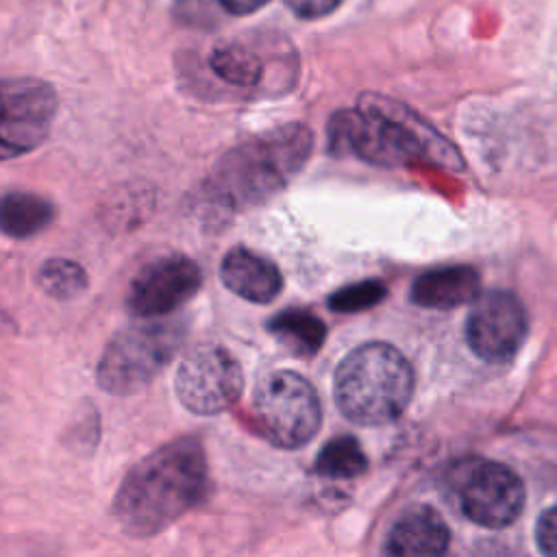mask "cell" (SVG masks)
Instances as JSON below:
<instances>
[{"mask_svg": "<svg viewBox=\"0 0 557 557\" xmlns=\"http://www.w3.org/2000/svg\"><path fill=\"white\" fill-rule=\"evenodd\" d=\"M207 479L200 442L178 437L126 474L113 498V516L128 535H154L202 500Z\"/></svg>", "mask_w": 557, "mask_h": 557, "instance_id": "1", "label": "cell"}, {"mask_svg": "<svg viewBox=\"0 0 557 557\" xmlns=\"http://www.w3.org/2000/svg\"><path fill=\"white\" fill-rule=\"evenodd\" d=\"M333 126L335 141L376 165H405L424 157L459 165L457 150L442 135L383 96H363L359 107L337 115Z\"/></svg>", "mask_w": 557, "mask_h": 557, "instance_id": "2", "label": "cell"}, {"mask_svg": "<svg viewBox=\"0 0 557 557\" xmlns=\"http://www.w3.org/2000/svg\"><path fill=\"white\" fill-rule=\"evenodd\" d=\"M333 389L335 403L348 420L381 426L396 420L409 405L413 370L394 346L368 342L339 361Z\"/></svg>", "mask_w": 557, "mask_h": 557, "instance_id": "3", "label": "cell"}, {"mask_svg": "<svg viewBox=\"0 0 557 557\" xmlns=\"http://www.w3.org/2000/svg\"><path fill=\"white\" fill-rule=\"evenodd\" d=\"M309 133L289 126L274 137H265L239 148L222 161L215 172L213 191L226 207H246L276 191L307 159Z\"/></svg>", "mask_w": 557, "mask_h": 557, "instance_id": "4", "label": "cell"}, {"mask_svg": "<svg viewBox=\"0 0 557 557\" xmlns=\"http://www.w3.org/2000/svg\"><path fill=\"white\" fill-rule=\"evenodd\" d=\"M185 337L178 320L144 318L120 331L98 361V385L111 394H135L146 387L176 355Z\"/></svg>", "mask_w": 557, "mask_h": 557, "instance_id": "5", "label": "cell"}, {"mask_svg": "<svg viewBox=\"0 0 557 557\" xmlns=\"http://www.w3.org/2000/svg\"><path fill=\"white\" fill-rule=\"evenodd\" d=\"M252 411L261 433L281 448L305 446L322 422L318 392L292 370L270 372L261 379L252 396Z\"/></svg>", "mask_w": 557, "mask_h": 557, "instance_id": "6", "label": "cell"}, {"mask_svg": "<svg viewBox=\"0 0 557 557\" xmlns=\"http://www.w3.org/2000/svg\"><path fill=\"white\" fill-rule=\"evenodd\" d=\"M244 387L237 359L218 344L191 348L178 363L174 389L185 409L198 416H215L235 405Z\"/></svg>", "mask_w": 557, "mask_h": 557, "instance_id": "7", "label": "cell"}, {"mask_svg": "<svg viewBox=\"0 0 557 557\" xmlns=\"http://www.w3.org/2000/svg\"><path fill=\"white\" fill-rule=\"evenodd\" d=\"M57 111L54 89L37 78H7L2 85V154L15 157L35 148Z\"/></svg>", "mask_w": 557, "mask_h": 557, "instance_id": "8", "label": "cell"}, {"mask_svg": "<svg viewBox=\"0 0 557 557\" xmlns=\"http://www.w3.org/2000/svg\"><path fill=\"white\" fill-rule=\"evenodd\" d=\"M202 274L185 255H165L144 265L128 285L126 305L139 318H163L187 302L200 287Z\"/></svg>", "mask_w": 557, "mask_h": 557, "instance_id": "9", "label": "cell"}, {"mask_svg": "<svg viewBox=\"0 0 557 557\" xmlns=\"http://www.w3.org/2000/svg\"><path fill=\"white\" fill-rule=\"evenodd\" d=\"M463 513L487 529L511 524L524 507V485L520 476L496 461H483L468 470L459 487Z\"/></svg>", "mask_w": 557, "mask_h": 557, "instance_id": "10", "label": "cell"}, {"mask_svg": "<svg viewBox=\"0 0 557 557\" xmlns=\"http://www.w3.org/2000/svg\"><path fill=\"white\" fill-rule=\"evenodd\" d=\"M527 313L509 292L479 296L468 313L466 337L472 352L485 361H505L527 337Z\"/></svg>", "mask_w": 557, "mask_h": 557, "instance_id": "11", "label": "cell"}, {"mask_svg": "<svg viewBox=\"0 0 557 557\" xmlns=\"http://www.w3.org/2000/svg\"><path fill=\"white\" fill-rule=\"evenodd\" d=\"M450 542L444 518L429 505L405 509L385 537V557H444Z\"/></svg>", "mask_w": 557, "mask_h": 557, "instance_id": "12", "label": "cell"}, {"mask_svg": "<svg viewBox=\"0 0 557 557\" xmlns=\"http://www.w3.org/2000/svg\"><path fill=\"white\" fill-rule=\"evenodd\" d=\"M220 278L226 289L250 302H272L283 287L278 268L263 255L248 248H233L220 263Z\"/></svg>", "mask_w": 557, "mask_h": 557, "instance_id": "13", "label": "cell"}, {"mask_svg": "<svg viewBox=\"0 0 557 557\" xmlns=\"http://www.w3.org/2000/svg\"><path fill=\"white\" fill-rule=\"evenodd\" d=\"M479 274L470 265L437 268L420 274L409 292L411 302L426 309H455L479 298Z\"/></svg>", "mask_w": 557, "mask_h": 557, "instance_id": "14", "label": "cell"}, {"mask_svg": "<svg viewBox=\"0 0 557 557\" xmlns=\"http://www.w3.org/2000/svg\"><path fill=\"white\" fill-rule=\"evenodd\" d=\"M268 331L278 344L298 357H313L326 337L324 322L305 309H287L272 315Z\"/></svg>", "mask_w": 557, "mask_h": 557, "instance_id": "15", "label": "cell"}, {"mask_svg": "<svg viewBox=\"0 0 557 557\" xmlns=\"http://www.w3.org/2000/svg\"><path fill=\"white\" fill-rule=\"evenodd\" d=\"M54 218V209L48 200L26 194V191H11L4 194L0 207V224L4 235L9 237H30L44 231Z\"/></svg>", "mask_w": 557, "mask_h": 557, "instance_id": "16", "label": "cell"}, {"mask_svg": "<svg viewBox=\"0 0 557 557\" xmlns=\"http://www.w3.org/2000/svg\"><path fill=\"white\" fill-rule=\"evenodd\" d=\"M366 468V453L350 435H337L329 440L315 457V472L326 479H355L363 474Z\"/></svg>", "mask_w": 557, "mask_h": 557, "instance_id": "17", "label": "cell"}, {"mask_svg": "<svg viewBox=\"0 0 557 557\" xmlns=\"http://www.w3.org/2000/svg\"><path fill=\"white\" fill-rule=\"evenodd\" d=\"M37 283L48 296L70 300L87 289V274L70 259H48L37 272Z\"/></svg>", "mask_w": 557, "mask_h": 557, "instance_id": "18", "label": "cell"}, {"mask_svg": "<svg viewBox=\"0 0 557 557\" xmlns=\"http://www.w3.org/2000/svg\"><path fill=\"white\" fill-rule=\"evenodd\" d=\"M211 67L213 72L233 85L250 87L261 76V61L248 52L244 46H222L211 54Z\"/></svg>", "mask_w": 557, "mask_h": 557, "instance_id": "19", "label": "cell"}, {"mask_svg": "<svg viewBox=\"0 0 557 557\" xmlns=\"http://www.w3.org/2000/svg\"><path fill=\"white\" fill-rule=\"evenodd\" d=\"M387 294V287L381 281H361V283H352L348 287L337 289L331 298H329V307L337 313H355V311H363L370 309L374 305H379Z\"/></svg>", "mask_w": 557, "mask_h": 557, "instance_id": "20", "label": "cell"}, {"mask_svg": "<svg viewBox=\"0 0 557 557\" xmlns=\"http://www.w3.org/2000/svg\"><path fill=\"white\" fill-rule=\"evenodd\" d=\"M535 542L544 557H557V505L544 509L537 518Z\"/></svg>", "mask_w": 557, "mask_h": 557, "instance_id": "21", "label": "cell"}, {"mask_svg": "<svg viewBox=\"0 0 557 557\" xmlns=\"http://www.w3.org/2000/svg\"><path fill=\"white\" fill-rule=\"evenodd\" d=\"M283 2L287 4V9L292 13H296L298 17H305V20L324 17L342 4V0H283Z\"/></svg>", "mask_w": 557, "mask_h": 557, "instance_id": "22", "label": "cell"}, {"mask_svg": "<svg viewBox=\"0 0 557 557\" xmlns=\"http://www.w3.org/2000/svg\"><path fill=\"white\" fill-rule=\"evenodd\" d=\"M270 0H220V4L233 15H248L268 4Z\"/></svg>", "mask_w": 557, "mask_h": 557, "instance_id": "23", "label": "cell"}]
</instances>
